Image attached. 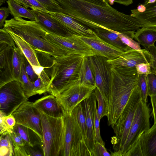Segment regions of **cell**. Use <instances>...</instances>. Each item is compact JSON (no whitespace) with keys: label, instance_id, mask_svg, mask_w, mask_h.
<instances>
[{"label":"cell","instance_id":"obj_58","mask_svg":"<svg viewBox=\"0 0 156 156\" xmlns=\"http://www.w3.org/2000/svg\"><path fill=\"white\" fill-rule=\"evenodd\" d=\"M153 73H154L156 74V68L155 69L154 72Z\"/></svg>","mask_w":156,"mask_h":156},{"label":"cell","instance_id":"obj_36","mask_svg":"<svg viewBox=\"0 0 156 156\" xmlns=\"http://www.w3.org/2000/svg\"><path fill=\"white\" fill-rule=\"evenodd\" d=\"M115 32L118 35L122 41L125 44L133 49L139 51L142 50L140 44L138 42L126 35L117 31Z\"/></svg>","mask_w":156,"mask_h":156},{"label":"cell","instance_id":"obj_50","mask_svg":"<svg viewBox=\"0 0 156 156\" xmlns=\"http://www.w3.org/2000/svg\"><path fill=\"white\" fill-rule=\"evenodd\" d=\"M13 156H28L24 145L14 147L13 148Z\"/></svg>","mask_w":156,"mask_h":156},{"label":"cell","instance_id":"obj_48","mask_svg":"<svg viewBox=\"0 0 156 156\" xmlns=\"http://www.w3.org/2000/svg\"><path fill=\"white\" fill-rule=\"evenodd\" d=\"M3 118L7 126L11 129L13 130L16 124V119L13 115L11 114L7 116H4Z\"/></svg>","mask_w":156,"mask_h":156},{"label":"cell","instance_id":"obj_21","mask_svg":"<svg viewBox=\"0 0 156 156\" xmlns=\"http://www.w3.org/2000/svg\"><path fill=\"white\" fill-rule=\"evenodd\" d=\"M33 104L38 109L52 117H62L65 113L58 99L51 94L43 96Z\"/></svg>","mask_w":156,"mask_h":156},{"label":"cell","instance_id":"obj_16","mask_svg":"<svg viewBox=\"0 0 156 156\" xmlns=\"http://www.w3.org/2000/svg\"><path fill=\"white\" fill-rule=\"evenodd\" d=\"M76 35L90 47L95 55L105 57L108 60L115 59L123 52L108 43L97 35L90 37Z\"/></svg>","mask_w":156,"mask_h":156},{"label":"cell","instance_id":"obj_41","mask_svg":"<svg viewBox=\"0 0 156 156\" xmlns=\"http://www.w3.org/2000/svg\"><path fill=\"white\" fill-rule=\"evenodd\" d=\"M0 43H5L13 47L16 46L9 33L3 28L0 29Z\"/></svg>","mask_w":156,"mask_h":156},{"label":"cell","instance_id":"obj_7","mask_svg":"<svg viewBox=\"0 0 156 156\" xmlns=\"http://www.w3.org/2000/svg\"><path fill=\"white\" fill-rule=\"evenodd\" d=\"M62 118L65 136L62 156H91L73 111L65 112Z\"/></svg>","mask_w":156,"mask_h":156},{"label":"cell","instance_id":"obj_14","mask_svg":"<svg viewBox=\"0 0 156 156\" xmlns=\"http://www.w3.org/2000/svg\"><path fill=\"white\" fill-rule=\"evenodd\" d=\"M45 38L68 54H75L88 57L95 55L91 48L75 34L68 37L57 36L47 32Z\"/></svg>","mask_w":156,"mask_h":156},{"label":"cell","instance_id":"obj_6","mask_svg":"<svg viewBox=\"0 0 156 156\" xmlns=\"http://www.w3.org/2000/svg\"><path fill=\"white\" fill-rule=\"evenodd\" d=\"M142 99L138 85L133 90L118 120L112 128L115 134L112 140L113 152L111 156H120L126 140L139 104Z\"/></svg>","mask_w":156,"mask_h":156},{"label":"cell","instance_id":"obj_1","mask_svg":"<svg viewBox=\"0 0 156 156\" xmlns=\"http://www.w3.org/2000/svg\"><path fill=\"white\" fill-rule=\"evenodd\" d=\"M62 13L90 28L98 26L133 39L135 31L143 27L135 17L119 11L110 5L103 7L83 0H55Z\"/></svg>","mask_w":156,"mask_h":156},{"label":"cell","instance_id":"obj_29","mask_svg":"<svg viewBox=\"0 0 156 156\" xmlns=\"http://www.w3.org/2000/svg\"><path fill=\"white\" fill-rule=\"evenodd\" d=\"M35 51L40 65L44 68V71L51 77L54 56L41 51Z\"/></svg>","mask_w":156,"mask_h":156},{"label":"cell","instance_id":"obj_40","mask_svg":"<svg viewBox=\"0 0 156 156\" xmlns=\"http://www.w3.org/2000/svg\"><path fill=\"white\" fill-rule=\"evenodd\" d=\"M34 86V91L35 95L41 94L48 92V87L45 84L40 77L37 78L33 83Z\"/></svg>","mask_w":156,"mask_h":156},{"label":"cell","instance_id":"obj_27","mask_svg":"<svg viewBox=\"0 0 156 156\" xmlns=\"http://www.w3.org/2000/svg\"><path fill=\"white\" fill-rule=\"evenodd\" d=\"M6 2L10 13L13 18H23L35 21V16L33 10L22 6L12 0H8Z\"/></svg>","mask_w":156,"mask_h":156},{"label":"cell","instance_id":"obj_23","mask_svg":"<svg viewBox=\"0 0 156 156\" xmlns=\"http://www.w3.org/2000/svg\"><path fill=\"white\" fill-rule=\"evenodd\" d=\"M92 28L98 37L122 51L130 48L122 41L115 31L98 26H94Z\"/></svg>","mask_w":156,"mask_h":156},{"label":"cell","instance_id":"obj_18","mask_svg":"<svg viewBox=\"0 0 156 156\" xmlns=\"http://www.w3.org/2000/svg\"><path fill=\"white\" fill-rule=\"evenodd\" d=\"M96 101L94 91L89 97L81 102L86 118L87 137L86 144L91 153L95 142L94 107Z\"/></svg>","mask_w":156,"mask_h":156},{"label":"cell","instance_id":"obj_26","mask_svg":"<svg viewBox=\"0 0 156 156\" xmlns=\"http://www.w3.org/2000/svg\"><path fill=\"white\" fill-rule=\"evenodd\" d=\"M13 130L21 136L25 145L33 147L38 144L42 146V142L39 137L30 129L16 124Z\"/></svg>","mask_w":156,"mask_h":156},{"label":"cell","instance_id":"obj_55","mask_svg":"<svg viewBox=\"0 0 156 156\" xmlns=\"http://www.w3.org/2000/svg\"><path fill=\"white\" fill-rule=\"evenodd\" d=\"M137 10L140 12H143L146 10V7L144 4H140L138 5Z\"/></svg>","mask_w":156,"mask_h":156},{"label":"cell","instance_id":"obj_12","mask_svg":"<svg viewBox=\"0 0 156 156\" xmlns=\"http://www.w3.org/2000/svg\"><path fill=\"white\" fill-rule=\"evenodd\" d=\"M12 114L15 119L16 124L21 125L32 130L39 137L42 144L41 114L33 102L28 101H26Z\"/></svg>","mask_w":156,"mask_h":156},{"label":"cell","instance_id":"obj_5","mask_svg":"<svg viewBox=\"0 0 156 156\" xmlns=\"http://www.w3.org/2000/svg\"><path fill=\"white\" fill-rule=\"evenodd\" d=\"M38 110L41 118L43 133L41 148L44 156H62L65 136L62 117H52Z\"/></svg>","mask_w":156,"mask_h":156},{"label":"cell","instance_id":"obj_10","mask_svg":"<svg viewBox=\"0 0 156 156\" xmlns=\"http://www.w3.org/2000/svg\"><path fill=\"white\" fill-rule=\"evenodd\" d=\"M28 100L18 81H12L0 87V111L6 116L12 114Z\"/></svg>","mask_w":156,"mask_h":156},{"label":"cell","instance_id":"obj_56","mask_svg":"<svg viewBox=\"0 0 156 156\" xmlns=\"http://www.w3.org/2000/svg\"><path fill=\"white\" fill-rule=\"evenodd\" d=\"M156 1V0H145L144 4L145 5L148 4L154 3Z\"/></svg>","mask_w":156,"mask_h":156},{"label":"cell","instance_id":"obj_49","mask_svg":"<svg viewBox=\"0 0 156 156\" xmlns=\"http://www.w3.org/2000/svg\"><path fill=\"white\" fill-rule=\"evenodd\" d=\"M24 146L28 156H44L43 153L29 146L25 145Z\"/></svg>","mask_w":156,"mask_h":156},{"label":"cell","instance_id":"obj_20","mask_svg":"<svg viewBox=\"0 0 156 156\" xmlns=\"http://www.w3.org/2000/svg\"><path fill=\"white\" fill-rule=\"evenodd\" d=\"M55 18L74 34L85 36H94L96 35L93 30L78 22L71 17L61 12H54L47 11Z\"/></svg>","mask_w":156,"mask_h":156},{"label":"cell","instance_id":"obj_9","mask_svg":"<svg viewBox=\"0 0 156 156\" xmlns=\"http://www.w3.org/2000/svg\"><path fill=\"white\" fill-rule=\"evenodd\" d=\"M96 87L82 83L78 79L67 84L57 98L65 112H71L78 104L91 94Z\"/></svg>","mask_w":156,"mask_h":156},{"label":"cell","instance_id":"obj_34","mask_svg":"<svg viewBox=\"0 0 156 156\" xmlns=\"http://www.w3.org/2000/svg\"><path fill=\"white\" fill-rule=\"evenodd\" d=\"M24 7L33 10H38L47 12L44 7L35 0H12Z\"/></svg>","mask_w":156,"mask_h":156},{"label":"cell","instance_id":"obj_57","mask_svg":"<svg viewBox=\"0 0 156 156\" xmlns=\"http://www.w3.org/2000/svg\"><path fill=\"white\" fill-rule=\"evenodd\" d=\"M6 0H0V5L1 6L2 4L5 2Z\"/></svg>","mask_w":156,"mask_h":156},{"label":"cell","instance_id":"obj_11","mask_svg":"<svg viewBox=\"0 0 156 156\" xmlns=\"http://www.w3.org/2000/svg\"><path fill=\"white\" fill-rule=\"evenodd\" d=\"M96 87L107 104L111 78V66L105 57L96 55L87 57Z\"/></svg>","mask_w":156,"mask_h":156},{"label":"cell","instance_id":"obj_42","mask_svg":"<svg viewBox=\"0 0 156 156\" xmlns=\"http://www.w3.org/2000/svg\"><path fill=\"white\" fill-rule=\"evenodd\" d=\"M24 64L26 73L29 79L33 83L37 78L38 76L35 73L32 66L24 55Z\"/></svg>","mask_w":156,"mask_h":156},{"label":"cell","instance_id":"obj_44","mask_svg":"<svg viewBox=\"0 0 156 156\" xmlns=\"http://www.w3.org/2000/svg\"><path fill=\"white\" fill-rule=\"evenodd\" d=\"M136 68L138 75H146L152 73L150 63H142L136 66Z\"/></svg>","mask_w":156,"mask_h":156},{"label":"cell","instance_id":"obj_30","mask_svg":"<svg viewBox=\"0 0 156 156\" xmlns=\"http://www.w3.org/2000/svg\"><path fill=\"white\" fill-rule=\"evenodd\" d=\"M20 82L25 95L28 98L35 95L34 91V83L30 80L26 73L24 61L22 66L21 80Z\"/></svg>","mask_w":156,"mask_h":156},{"label":"cell","instance_id":"obj_37","mask_svg":"<svg viewBox=\"0 0 156 156\" xmlns=\"http://www.w3.org/2000/svg\"><path fill=\"white\" fill-rule=\"evenodd\" d=\"M147 79L148 96L156 95V74L153 73L148 74Z\"/></svg>","mask_w":156,"mask_h":156},{"label":"cell","instance_id":"obj_51","mask_svg":"<svg viewBox=\"0 0 156 156\" xmlns=\"http://www.w3.org/2000/svg\"><path fill=\"white\" fill-rule=\"evenodd\" d=\"M150 101L152 107V114L154 120V124L156 123V95L151 96Z\"/></svg>","mask_w":156,"mask_h":156},{"label":"cell","instance_id":"obj_8","mask_svg":"<svg viewBox=\"0 0 156 156\" xmlns=\"http://www.w3.org/2000/svg\"><path fill=\"white\" fill-rule=\"evenodd\" d=\"M150 110L142 99L136 110L133 120L120 156H131L141 135L150 127Z\"/></svg>","mask_w":156,"mask_h":156},{"label":"cell","instance_id":"obj_54","mask_svg":"<svg viewBox=\"0 0 156 156\" xmlns=\"http://www.w3.org/2000/svg\"><path fill=\"white\" fill-rule=\"evenodd\" d=\"M90 3H93L103 7L110 6L108 1L106 0H83Z\"/></svg>","mask_w":156,"mask_h":156},{"label":"cell","instance_id":"obj_19","mask_svg":"<svg viewBox=\"0 0 156 156\" xmlns=\"http://www.w3.org/2000/svg\"><path fill=\"white\" fill-rule=\"evenodd\" d=\"M131 156H156V123L141 135Z\"/></svg>","mask_w":156,"mask_h":156},{"label":"cell","instance_id":"obj_46","mask_svg":"<svg viewBox=\"0 0 156 156\" xmlns=\"http://www.w3.org/2000/svg\"><path fill=\"white\" fill-rule=\"evenodd\" d=\"M151 56V61L150 63L151 72L154 73L156 68V46L154 45L151 46L148 49Z\"/></svg>","mask_w":156,"mask_h":156},{"label":"cell","instance_id":"obj_32","mask_svg":"<svg viewBox=\"0 0 156 156\" xmlns=\"http://www.w3.org/2000/svg\"><path fill=\"white\" fill-rule=\"evenodd\" d=\"M94 93L98 103L97 114L100 120L102 117L106 115L107 104L100 92L96 87L94 91Z\"/></svg>","mask_w":156,"mask_h":156},{"label":"cell","instance_id":"obj_43","mask_svg":"<svg viewBox=\"0 0 156 156\" xmlns=\"http://www.w3.org/2000/svg\"><path fill=\"white\" fill-rule=\"evenodd\" d=\"M9 134L14 147L23 146L25 145L23 139L18 133L13 130L12 132Z\"/></svg>","mask_w":156,"mask_h":156},{"label":"cell","instance_id":"obj_17","mask_svg":"<svg viewBox=\"0 0 156 156\" xmlns=\"http://www.w3.org/2000/svg\"><path fill=\"white\" fill-rule=\"evenodd\" d=\"M14 48L0 43V87L14 80L12 61Z\"/></svg>","mask_w":156,"mask_h":156},{"label":"cell","instance_id":"obj_31","mask_svg":"<svg viewBox=\"0 0 156 156\" xmlns=\"http://www.w3.org/2000/svg\"><path fill=\"white\" fill-rule=\"evenodd\" d=\"M73 112L81 129L86 144L87 137L86 118L81 102L78 104L74 109Z\"/></svg>","mask_w":156,"mask_h":156},{"label":"cell","instance_id":"obj_25","mask_svg":"<svg viewBox=\"0 0 156 156\" xmlns=\"http://www.w3.org/2000/svg\"><path fill=\"white\" fill-rule=\"evenodd\" d=\"M134 38L145 49L148 50L156 41V28L142 27L135 32Z\"/></svg>","mask_w":156,"mask_h":156},{"label":"cell","instance_id":"obj_28","mask_svg":"<svg viewBox=\"0 0 156 156\" xmlns=\"http://www.w3.org/2000/svg\"><path fill=\"white\" fill-rule=\"evenodd\" d=\"M78 79L82 83L90 86H96L87 57L84 56L83 58Z\"/></svg>","mask_w":156,"mask_h":156},{"label":"cell","instance_id":"obj_15","mask_svg":"<svg viewBox=\"0 0 156 156\" xmlns=\"http://www.w3.org/2000/svg\"><path fill=\"white\" fill-rule=\"evenodd\" d=\"M33 10L36 21L47 32L62 37H68L73 34L68 28L53 18L48 11Z\"/></svg>","mask_w":156,"mask_h":156},{"label":"cell","instance_id":"obj_3","mask_svg":"<svg viewBox=\"0 0 156 156\" xmlns=\"http://www.w3.org/2000/svg\"><path fill=\"white\" fill-rule=\"evenodd\" d=\"M18 35L29 43L35 50L47 53L54 57L69 54L45 38L47 31L36 21H28L20 17L6 20L3 28Z\"/></svg>","mask_w":156,"mask_h":156},{"label":"cell","instance_id":"obj_53","mask_svg":"<svg viewBox=\"0 0 156 156\" xmlns=\"http://www.w3.org/2000/svg\"><path fill=\"white\" fill-rule=\"evenodd\" d=\"M108 1L109 4L111 5L114 4L115 2L127 6L132 4L133 0H106Z\"/></svg>","mask_w":156,"mask_h":156},{"label":"cell","instance_id":"obj_47","mask_svg":"<svg viewBox=\"0 0 156 156\" xmlns=\"http://www.w3.org/2000/svg\"><path fill=\"white\" fill-rule=\"evenodd\" d=\"M10 13L9 8L2 7L0 9V27L1 29L3 26L5 21Z\"/></svg>","mask_w":156,"mask_h":156},{"label":"cell","instance_id":"obj_39","mask_svg":"<svg viewBox=\"0 0 156 156\" xmlns=\"http://www.w3.org/2000/svg\"><path fill=\"white\" fill-rule=\"evenodd\" d=\"M91 154V156H111V154L107 151L105 145L97 141L95 142Z\"/></svg>","mask_w":156,"mask_h":156},{"label":"cell","instance_id":"obj_33","mask_svg":"<svg viewBox=\"0 0 156 156\" xmlns=\"http://www.w3.org/2000/svg\"><path fill=\"white\" fill-rule=\"evenodd\" d=\"M147 76L139 75L137 85L140 90L142 100L147 103L148 95Z\"/></svg>","mask_w":156,"mask_h":156},{"label":"cell","instance_id":"obj_22","mask_svg":"<svg viewBox=\"0 0 156 156\" xmlns=\"http://www.w3.org/2000/svg\"><path fill=\"white\" fill-rule=\"evenodd\" d=\"M145 6V12H140L137 9H134L131 10L130 15L136 19L143 27L156 28V1Z\"/></svg>","mask_w":156,"mask_h":156},{"label":"cell","instance_id":"obj_24","mask_svg":"<svg viewBox=\"0 0 156 156\" xmlns=\"http://www.w3.org/2000/svg\"><path fill=\"white\" fill-rule=\"evenodd\" d=\"M7 31L13 39L16 47L20 50L32 67L41 66L35 51L32 46L21 37L11 31Z\"/></svg>","mask_w":156,"mask_h":156},{"label":"cell","instance_id":"obj_4","mask_svg":"<svg viewBox=\"0 0 156 156\" xmlns=\"http://www.w3.org/2000/svg\"><path fill=\"white\" fill-rule=\"evenodd\" d=\"M84 56L69 54L54 57L51 80L47 92L58 98L63 88L78 79Z\"/></svg>","mask_w":156,"mask_h":156},{"label":"cell","instance_id":"obj_35","mask_svg":"<svg viewBox=\"0 0 156 156\" xmlns=\"http://www.w3.org/2000/svg\"><path fill=\"white\" fill-rule=\"evenodd\" d=\"M43 6L48 11L61 12L62 9L55 0H35Z\"/></svg>","mask_w":156,"mask_h":156},{"label":"cell","instance_id":"obj_38","mask_svg":"<svg viewBox=\"0 0 156 156\" xmlns=\"http://www.w3.org/2000/svg\"><path fill=\"white\" fill-rule=\"evenodd\" d=\"M100 121L97 112L96 103L95 104L94 107V129L95 134V141H97L101 144L105 145L104 141L103 140L100 133Z\"/></svg>","mask_w":156,"mask_h":156},{"label":"cell","instance_id":"obj_45","mask_svg":"<svg viewBox=\"0 0 156 156\" xmlns=\"http://www.w3.org/2000/svg\"><path fill=\"white\" fill-rule=\"evenodd\" d=\"M5 116L2 112H0V134L5 135L9 134L12 132L13 130L11 129L5 123L3 116Z\"/></svg>","mask_w":156,"mask_h":156},{"label":"cell","instance_id":"obj_52","mask_svg":"<svg viewBox=\"0 0 156 156\" xmlns=\"http://www.w3.org/2000/svg\"><path fill=\"white\" fill-rule=\"evenodd\" d=\"M13 154V150L6 146H0V156H12Z\"/></svg>","mask_w":156,"mask_h":156},{"label":"cell","instance_id":"obj_13","mask_svg":"<svg viewBox=\"0 0 156 156\" xmlns=\"http://www.w3.org/2000/svg\"><path fill=\"white\" fill-rule=\"evenodd\" d=\"M151 61V56L148 50L144 49L139 51L130 48L117 58L112 60H107L111 67L119 73L135 68L139 64L150 63Z\"/></svg>","mask_w":156,"mask_h":156},{"label":"cell","instance_id":"obj_2","mask_svg":"<svg viewBox=\"0 0 156 156\" xmlns=\"http://www.w3.org/2000/svg\"><path fill=\"white\" fill-rule=\"evenodd\" d=\"M138 77L136 68L122 73L111 67L106 115L109 126L112 127L118 120L133 90L138 85Z\"/></svg>","mask_w":156,"mask_h":156}]
</instances>
